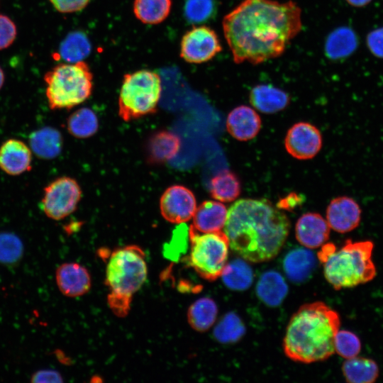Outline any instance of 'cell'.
Instances as JSON below:
<instances>
[{
	"mask_svg": "<svg viewBox=\"0 0 383 383\" xmlns=\"http://www.w3.org/2000/svg\"><path fill=\"white\" fill-rule=\"evenodd\" d=\"M361 216L359 204L347 196L332 199L326 210V221L330 228L341 233L355 229L360 223Z\"/></svg>",
	"mask_w": 383,
	"mask_h": 383,
	"instance_id": "13",
	"label": "cell"
},
{
	"mask_svg": "<svg viewBox=\"0 0 383 383\" xmlns=\"http://www.w3.org/2000/svg\"><path fill=\"white\" fill-rule=\"evenodd\" d=\"M296 238L308 248H317L329 238L330 227L320 214L307 213L297 221L295 227Z\"/></svg>",
	"mask_w": 383,
	"mask_h": 383,
	"instance_id": "16",
	"label": "cell"
},
{
	"mask_svg": "<svg viewBox=\"0 0 383 383\" xmlns=\"http://www.w3.org/2000/svg\"><path fill=\"white\" fill-rule=\"evenodd\" d=\"M316 263V258L310 250L296 248L287 254L283 262V267L289 279L300 283L306 281L311 276Z\"/></svg>",
	"mask_w": 383,
	"mask_h": 383,
	"instance_id": "23",
	"label": "cell"
},
{
	"mask_svg": "<svg viewBox=\"0 0 383 383\" xmlns=\"http://www.w3.org/2000/svg\"><path fill=\"white\" fill-rule=\"evenodd\" d=\"M365 41L372 55L383 59V26L370 30L366 35Z\"/></svg>",
	"mask_w": 383,
	"mask_h": 383,
	"instance_id": "38",
	"label": "cell"
},
{
	"mask_svg": "<svg viewBox=\"0 0 383 383\" xmlns=\"http://www.w3.org/2000/svg\"><path fill=\"white\" fill-rule=\"evenodd\" d=\"M148 267L144 251L131 245L117 248L108 257L105 282L110 289L108 304L113 312L128 314L132 297L145 283Z\"/></svg>",
	"mask_w": 383,
	"mask_h": 383,
	"instance_id": "5",
	"label": "cell"
},
{
	"mask_svg": "<svg viewBox=\"0 0 383 383\" xmlns=\"http://www.w3.org/2000/svg\"><path fill=\"white\" fill-rule=\"evenodd\" d=\"M221 50L218 35L206 26H194L185 33L181 40L180 57L189 63L208 62Z\"/></svg>",
	"mask_w": 383,
	"mask_h": 383,
	"instance_id": "10",
	"label": "cell"
},
{
	"mask_svg": "<svg viewBox=\"0 0 383 383\" xmlns=\"http://www.w3.org/2000/svg\"><path fill=\"white\" fill-rule=\"evenodd\" d=\"M350 6L356 8H362L368 5L372 0H345Z\"/></svg>",
	"mask_w": 383,
	"mask_h": 383,
	"instance_id": "42",
	"label": "cell"
},
{
	"mask_svg": "<svg viewBox=\"0 0 383 383\" xmlns=\"http://www.w3.org/2000/svg\"><path fill=\"white\" fill-rule=\"evenodd\" d=\"M342 372L349 383H372L378 378L379 370L372 359L356 356L346 359L342 365Z\"/></svg>",
	"mask_w": 383,
	"mask_h": 383,
	"instance_id": "25",
	"label": "cell"
},
{
	"mask_svg": "<svg viewBox=\"0 0 383 383\" xmlns=\"http://www.w3.org/2000/svg\"><path fill=\"white\" fill-rule=\"evenodd\" d=\"M32 151L22 140L10 138L0 147V169L11 176H18L32 168Z\"/></svg>",
	"mask_w": 383,
	"mask_h": 383,
	"instance_id": "14",
	"label": "cell"
},
{
	"mask_svg": "<svg viewBox=\"0 0 383 383\" xmlns=\"http://www.w3.org/2000/svg\"><path fill=\"white\" fill-rule=\"evenodd\" d=\"M335 351L345 359L357 356L361 350L360 338L353 332L338 331L334 339Z\"/></svg>",
	"mask_w": 383,
	"mask_h": 383,
	"instance_id": "35",
	"label": "cell"
},
{
	"mask_svg": "<svg viewBox=\"0 0 383 383\" xmlns=\"http://www.w3.org/2000/svg\"><path fill=\"white\" fill-rule=\"evenodd\" d=\"M23 254V245L18 236L10 232L0 233V263H17Z\"/></svg>",
	"mask_w": 383,
	"mask_h": 383,
	"instance_id": "33",
	"label": "cell"
},
{
	"mask_svg": "<svg viewBox=\"0 0 383 383\" xmlns=\"http://www.w3.org/2000/svg\"><path fill=\"white\" fill-rule=\"evenodd\" d=\"M250 102L258 111L274 113L289 104V96L283 90L270 84H259L250 92Z\"/></svg>",
	"mask_w": 383,
	"mask_h": 383,
	"instance_id": "20",
	"label": "cell"
},
{
	"mask_svg": "<svg viewBox=\"0 0 383 383\" xmlns=\"http://www.w3.org/2000/svg\"><path fill=\"white\" fill-rule=\"evenodd\" d=\"M223 228L231 248L245 260L257 263L279 252L289 221L267 199H243L229 209Z\"/></svg>",
	"mask_w": 383,
	"mask_h": 383,
	"instance_id": "2",
	"label": "cell"
},
{
	"mask_svg": "<svg viewBox=\"0 0 383 383\" xmlns=\"http://www.w3.org/2000/svg\"><path fill=\"white\" fill-rule=\"evenodd\" d=\"M63 140L60 132L52 127H43L29 136V147L38 157L51 160L62 151Z\"/></svg>",
	"mask_w": 383,
	"mask_h": 383,
	"instance_id": "21",
	"label": "cell"
},
{
	"mask_svg": "<svg viewBox=\"0 0 383 383\" xmlns=\"http://www.w3.org/2000/svg\"><path fill=\"white\" fill-rule=\"evenodd\" d=\"M228 211L220 202L206 201L196 208L191 226L201 233L219 231L224 227Z\"/></svg>",
	"mask_w": 383,
	"mask_h": 383,
	"instance_id": "19",
	"label": "cell"
},
{
	"mask_svg": "<svg viewBox=\"0 0 383 383\" xmlns=\"http://www.w3.org/2000/svg\"><path fill=\"white\" fill-rule=\"evenodd\" d=\"M160 212L169 222L182 224L189 221L196 209L194 194L187 187L174 185L162 194L160 201Z\"/></svg>",
	"mask_w": 383,
	"mask_h": 383,
	"instance_id": "11",
	"label": "cell"
},
{
	"mask_svg": "<svg viewBox=\"0 0 383 383\" xmlns=\"http://www.w3.org/2000/svg\"><path fill=\"white\" fill-rule=\"evenodd\" d=\"M256 292L262 302L270 306H277L285 298L288 287L279 273L270 270L265 272L259 279Z\"/></svg>",
	"mask_w": 383,
	"mask_h": 383,
	"instance_id": "24",
	"label": "cell"
},
{
	"mask_svg": "<svg viewBox=\"0 0 383 383\" xmlns=\"http://www.w3.org/2000/svg\"><path fill=\"white\" fill-rule=\"evenodd\" d=\"M91 48V43L83 32L73 31L62 41L57 54L60 58L67 62H77L87 57Z\"/></svg>",
	"mask_w": 383,
	"mask_h": 383,
	"instance_id": "28",
	"label": "cell"
},
{
	"mask_svg": "<svg viewBox=\"0 0 383 383\" xmlns=\"http://www.w3.org/2000/svg\"><path fill=\"white\" fill-rule=\"evenodd\" d=\"M161 91V79L155 72L141 70L126 74L118 98L120 117L129 121L154 113Z\"/></svg>",
	"mask_w": 383,
	"mask_h": 383,
	"instance_id": "7",
	"label": "cell"
},
{
	"mask_svg": "<svg viewBox=\"0 0 383 383\" xmlns=\"http://www.w3.org/2000/svg\"><path fill=\"white\" fill-rule=\"evenodd\" d=\"M15 23L8 16L0 14V50L9 47L16 38Z\"/></svg>",
	"mask_w": 383,
	"mask_h": 383,
	"instance_id": "37",
	"label": "cell"
},
{
	"mask_svg": "<svg viewBox=\"0 0 383 383\" xmlns=\"http://www.w3.org/2000/svg\"><path fill=\"white\" fill-rule=\"evenodd\" d=\"M172 0H134L135 17L145 24H158L169 16Z\"/></svg>",
	"mask_w": 383,
	"mask_h": 383,
	"instance_id": "27",
	"label": "cell"
},
{
	"mask_svg": "<svg viewBox=\"0 0 383 383\" xmlns=\"http://www.w3.org/2000/svg\"><path fill=\"white\" fill-rule=\"evenodd\" d=\"M240 190L238 178L228 170L219 172L211 179L210 182L211 196L220 201H233L239 196Z\"/></svg>",
	"mask_w": 383,
	"mask_h": 383,
	"instance_id": "29",
	"label": "cell"
},
{
	"mask_svg": "<svg viewBox=\"0 0 383 383\" xmlns=\"http://www.w3.org/2000/svg\"><path fill=\"white\" fill-rule=\"evenodd\" d=\"M90 0H50L56 10L61 13H72L83 9Z\"/></svg>",
	"mask_w": 383,
	"mask_h": 383,
	"instance_id": "39",
	"label": "cell"
},
{
	"mask_svg": "<svg viewBox=\"0 0 383 383\" xmlns=\"http://www.w3.org/2000/svg\"><path fill=\"white\" fill-rule=\"evenodd\" d=\"M261 127L260 116L247 106L235 108L228 116L226 128L234 138L245 141L255 138Z\"/></svg>",
	"mask_w": 383,
	"mask_h": 383,
	"instance_id": "17",
	"label": "cell"
},
{
	"mask_svg": "<svg viewBox=\"0 0 383 383\" xmlns=\"http://www.w3.org/2000/svg\"><path fill=\"white\" fill-rule=\"evenodd\" d=\"M371 240H345L338 250L326 243L318 253L326 280L336 290L352 288L372 280L377 269L372 255Z\"/></svg>",
	"mask_w": 383,
	"mask_h": 383,
	"instance_id": "4",
	"label": "cell"
},
{
	"mask_svg": "<svg viewBox=\"0 0 383 383\" xmlns=\"http://www.w3.org/2000/svg\"><path fill=\"white\" fill-rule=\"evenodd\" d=\"M4 83V74L2 69L0 67V89H1Z\"/></svg>",
	"mask_w": 383,
	"mask_h": 383,
	"instance_id": "43",
	"label": "cell"
},
{
	"mask_svg": "<svg viewBox=\"0 0 383 383\" xmlns=\"http://www.w3.org/2000/svg\"><path fill=\"white\" fill-rule=\"evenodd\" d=\"M50 109H70L86 101L93 89V74L84 61L57 65L44 76Z\"/></svg>",
	"mask_w": 383,
	"mask_h": 383,
	"instance_id": "6",
	"label": "cell"
},
{
	"mask_svg": "<svg viewBox=\"0 0 383 383\" xmlns=\"http://www.w3.org/2000/svg\"><path fill=\"white\" fill-rule=\"evenodd\" d=\"M180 139L174 133L167 131H158L149 138L147 144L148 162L159 164L173 158L180 148Z\"/></svg>",
	"mask_w": 383,
	"mask_h": 383,
	"instance_id": "22",
	"label": "cell"
},
{
	"mask_svg": "<svg viewBox=\"0 0 383 383\" xmlns=\"http://www.w3.org/2000/svg\"><path fill=\"white\" fill-rule=\"evenodd\" d=\"M81 196L82 191L77 181L61 177L44 188L41 208L49 218L60 221L76 210Z\"/></svg>",
	"mask_w": 383,
	"mask_h": 383,
	"instance_id": "9",
	"label": "cell"
},
{
	"mask_svg": "<svg viewBox=\"0 0 383 383\" xmlns=\"http://www.w3.org/2000/svg\"><path fill=\"white\" fill-rule=\"evenodd\" d=\"M245 333V326L234 313L226 314L213 330L215 338L222 343H231L238 340Z\"/></svg>",
	"mask_w": 383,
	"mask_h": 383,
	"instance_id": "32",
	"label": "cell"
},
{
	"mask_svg": "<svg viewBox=\"0 0 383 383\" xmlns=\"http://www.w3.org/2000/svg\"><path fill=\"white\" fill-rule=\"evenodd\" d=\"M300 197L296 194L291 195L287 196L286 199H283L279 201V205H280L282 209H291V206H296L299 203H300Z\"/></svg>",
	"mask_w": 383,
	"mask_h": 383,
	"instance_id": "41",
	"label": "cell"
},
{
	"mask_svg": "<svg viewBox=\"0 0 383 383\" xmlns=\"http://www.w3.org/2000/svg\"><path fill=\"white\" fill-rule=\"evenodd\" d=\"M55 277L60 291L66 296H82L91 288V281L88 270L76 262L64 263L59 266Z\"/></svg>",
	"mask_w": 383,
	"mask_h": 383,
	"instance_id": "15",
	"label": "cell"
},
{
	"mask_svg": "<svg viewBox=\"0 0 383 383\" xmlns=\"http://www.w3.org/2000/svg\"><path fill=\"white\" fill-rule=\"evenodd\" d=\"M340 325L338 313L325 303L304 304L287 327L283 340L285 355L302 363L326 360L335 352L334 339Z\"/></svg>",
	"mask_w": 383,
	"mask_h": 383,
	"instance_id": "3",
	"label": "cell"
},
{
	"mask_svg": "<svg viewBox=\"0 0 383 383\" xmlns=\"http://www.w3.org/2000/svg\"><path fill=\"white\" fill-rule=\"evenodd\" d=\"M189 230L186 226H182L174 235L172 240L164 247V255L165 257L177 261L187 250Z\"/></svg>",
	"mask_w": 383,
	"mask_h": 383,
	"instance_id": "36",
	"label": "cell"
},
{
	"mask_svg": "<svg viewBox=\"0 0 383 383\" xmlns=\"http://www.w3.org/2000/svg\"><path fill=\"white\" fill-rule=\"evenodd\" d=\"M222 25L233 61L258 65L283 54L301 31V11L292 1L244 0Z\"/></svg>",
	"mask_w": 383,
	"mask_h": 383,
	"instance_id": "1",
	"label": "cell"
},
{
	"mask_svg": "<svg viewBox=\"0 0 383 383\" xmlns=\"http://www.w3.org/2000/svg\"><path fill=\"white\" fill-rule=\"evenodd\" d=\"M284 145L292 157L308 160L313 157L321 150L322 137L316 127L309 123L300 122L288 131Z\"/></svg>",
	"mask_w": 383,
	"mask_h": 383,
	"instance_id": "12",
	"label": "cell"
},
{
	"mask_svg": "<svg viewBox=\"0 0 383 383\" xmlns=\"http://www.w3.org/2000/svg\"><path fill=\"white\" fill-rule=\"evenodd\" d=\"M359 43V37L352 28L338 27L331 31L326 39L325 55L334 61L345 60L356 51Z\"/></svg>",
	"mask_w": 383,
	"mask_h": 383,
	"instance_id": "18",
	"label": "cell"
},
{
	"mask_svg": "<svg viewBox=\"0 0 383 383\" xmlns=\"http://www.w3.org/2000/svg\"><path fill=\"white\" fill-rule=\"evenodd\" d=\"M188 264L203 279L213 281L227 264L229 240L223 231L201 233L190 226Z\"/></svg>",
	"mask_w": 383,
	"mask_h": 383,
	"instance_id": "8",
	"label": "cell"
},
{
	"mask_svg": "<svg viewBox=\"0 0 383 383\" xmlns=\"http://www.w3.org/2000/svg\"><path fill=\"white\" fill-rule=\"evenodd\" d=\"M98 124L97 116L94 112L88 108H82L70 116L67 128L74 137L86 138L97 131Z\"/></svg>",
	"mask_w": 383,
	"mask_h": 383,
	"instance_id": "31",
	"label": "cell"
},
{
	"mask_svg": "<svg viewBox=\"0 0 383 383\" xmlns=\"http://www.w3.org/2000/svg\"><path fill=\"white\" fill-rule=\"evenodd\" d=\"M218 308L211 298L202 297L194 301L187 311V320L190 326L198 332L209 330L216 321Z\"/></svg>",
	"mask_w": 383,
	"mask_h": 383,
	"instance_id": "26",
	"label": "cell"
},
{
	"mask_svg": "<svg viewBox=\"0 0 383 383\" xmlns=\"http://www.w3.org/2000/svg\"><path fill=\"white\" fill-rule=\"evenodd\" d=\"M216 9V0H187L184 12L188 21L201 23L211 19Z\"/></svg>",
	"mask_w": 383,
	"mask_h": 383,
	"instance_id": "34",
	"label": "cell"
},
{
	"mask_svg": "<svg viewBox=\"0 0 383 383\" xmlns=\"http://www.w3.org/2000/svg\"><path fill=\"white\" fill-rule=\"evenodd\" d=\"M221 276L227 287L237 291L248 289L253 280L251 267L240 259L234 260L226 264Z\"/></svg>",
	"mask_w": 383,
	"mask_h": 383,
	"instance_id": "30",
	"label": "cell"
},
{
	"mask_svg": "<svg viewBox=\"0 0 383 383\" xmlns=\"http://www.w3.org/2000/svg\"><path fill=\"white\" fill-rule=\"evenodd\" d=\"M30 381L35 383H57L62 382L63 379L57 371L46 369L33 373Z\"/></svg>",
	"mask_w": 383,
	"mask_h": 383,
	"instance_id": "40",
	"label": "cell"
}]
</instances>
